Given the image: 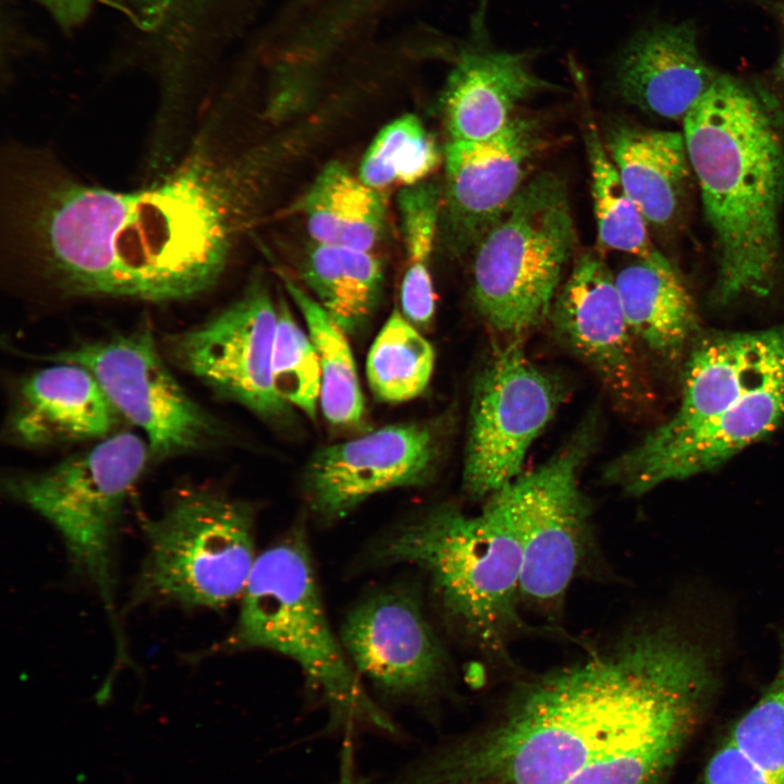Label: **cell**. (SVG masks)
I'll use <instances>...</instances> for the list:
<instances>
[{
	"label": "cell",
	"mask_w": 784,
	"mask_h": 784,
	"mask_svg": "<svg viewBox=\"0 0 784 784\" xmlns=\"http://www.w3.org/2000/svg\"><path fill=\"white\" fill-rule=\"evenodd\" d=\"M598 437L591 413L556 453L488 498L522 552L520 599L555 608L564 599L591 540L590 506L580 470Z\"/></svg>",
	"instance_id": "obj_9"
},
{
	"label": "cell",
	"mask_w": 784,
	"mask_h": 784,
	"mask_svg": "<svg viewBox=\"0 0 784 784\" xmlns=\"http://www.w3.org/2000/svg\"><path fill=\"white\" fill-rule=\"evenodd\" d=\"M718 75L699 51L696 26L685 21L638 33L618 57L614 83L627 103L683 122Z\"/></svg>",
	"instance_id": "obj_21"
},
{
	"label": "cell",
	"mask_w": 784,
	"mask_h": 784,
	"mask_svg": "<svg viewBox=\"0 0 784 784\" xmlns=\"http://www.w3.org/2000/svg\"><path fill=\"white\" fill-rule=\"evenodd\" d=\"M575 242L565 181L530 176L473 252V299L493 331L522 338L549 317Z\"/></svg>",
	"instance_id": "obj_6"
},
{
	"label": "cell",
	"mask_w": 784,
	"mask_h": 784,
	"mask_svg": "<svg viewBox=\"0 0 784 784\" xmlns=\"http://www.w3.org/2000/svg\"><path fill=\"white\" fill-rule=\"evenodd\" d=\"M603 142L647 223L670 224L693 173L683 133L623 124L609 130Z\"/></svg>",
	"instance_id": "obj_23"
},
{
	"label": "cell",
	"mask_w": 784,
	"mask_h": 784,
	"mask_svg": "<svg viewBox=\"0 0 784 784\" xmlns=\"http://www.w3.org/2000/svg\"><path fill=\"white\" fill-rule=\"evenodd\" d=\"M584 131L598 244L638 258L654 256L659 250L649 240L647 221L627 193L593 121H587Z\"/></svg>",
	"instance_id": "obj_30"
},
{
	"label": "cell",
	"mask_w": 784,
	"mask_h": 784,
	"mask_svg": "<svg viewBox=\"0 0 784 784\" xmlns=\"http://www.w3.org/2000/svg\"><path fill=\"white\" fill-rule=\"evenodd\" d=\"M622 308L635 340L661 358L681 353L696 328L691 297L672 264L659 252L614 274Z\"/></svg>",
	"instance_id": "obj_24"
},
{
	"label": "cell",
	"mask_w": 784,
	"mask_h": 784,
	"mask_svg": "<svg viewBox=\"0 0 784 784\" xmlns=\"http://www.w3.org/2000/svg\"><path fill=\"white\" fill-rule=\"evenodd\" d=\"M302 273L308 292L347 334L364 330L383 286L382 264L372 252L313 243Z\"/></svg>",
	"instance_id": "obj_26"
},
{
	"label": "cell",
	"mask_w": 784,
	"mask_h": 784,
	"mask_svg": "<svg viewBox=\"0 0 784 784\" xmlns=\"http://www.w3.org/2000/svg\"><path fill=\"white\" fill-rule=\"evenodd\" d=\"M224 646L267 649L293 660L336 725L396 733L390 718L364 690L330 627L302 535L295 532L257 556Z\"/></svg>",
	"instance_id": "obj_5"
},
{
	"label": "cell",
	"mask_w": 784,
	"mask_h": 784,
	"mask_svg": "<svg viewBox=\"0 0 784 784\" xmlns=\"http://www.w3.org/2000/svg\"><path fill=\"white\" fill-rule=\"evenodd\" d=\"M375 558L422 569L444 614L488 653H503L522 625L520 547L487 505L478 515L432 507L387 536Z\"/></svg>",
	"instance_id": "obj_4"
},
{
	"label": "cell",
	"mask_w": 784,
	"mask_h": 784,
	"mask_svg": "<svg viewBox=\"0 0 784 784\" xmlns=\"http://www.w3.org/2000/svg\"><path fill=\"white\" fill-rule=\"evenodd\" d=\"M143 13L150 17H161L186 0H137Z\"/></svg>",
	"instance_id": "obj_37"
},
{
	"label": "cell",
	"mask_w": 784,
	"mask_h": 784,
	"mask_svg": "<svg viewBox=\"0 0 784 784\" xmlns=\"http://www.w3.org/2000/svg\"><path fill=\"white\" fill-rule=\"evenodd\" d=\"M278 306L262 284L189 329L167 333L164 357L218 395L272 422L290 419L291 406L277 393L272 354Z\"/></svg>",
	"instance_id": "obj_13"
},
{
	"label": "cell",
	"mask_w": 784,
	"mask_h": 784,
	"mask_svg": "<svg viewBox=\"0 0 784 784\" xmlns=\"http://www.w3.org/2000/svg\"><path fill=\"white\" fill-rule=\"evenodd\" d=\"M203 135L154 183L90 185L42 158L11 164L10 253L71 296L166 303L212 287L231 254L237 211L232 173Z\"/></svg>",
	"instance_id": "obj_1"
},
{
	"label": "cell",
	"mask_w": 784,
	"mask_h": 784,
	"mask_svg": "<svg viewBox=\"0 0 784 784\" xmlns=\"http://www.w3.org/2000/svg\"><path fill=\"white\" fill-rule=\"evenodd\" d=\"M641 627L534 679L487 733L408 762L388 784H569L629 716L665 663Z\"/></svg>",
	"instance_id": "obj_2"
},
{
	"label": "cell",
	"mask_w": 784,
	"mask_h": 784,
	"mask_svg": "<svg viewBox=\"0 0 784 784\" xmlns=\"http://www.w3.org/2000/svg\"><path fill=\"white\" fill-rule=\"evenodd\" d=\"M282 279L317 352L321 373L319 405L323 417L334 427H359L365 419V400L348 334L308 291L286 277Z\"/></svg>",
	"instance_id": "obj_27"
},
{
	"label": "cell",
	"mask_w": 784,
	"mask_h": 784,
	"mask_svg": "<svg viewBox=\"0 0 784 784\" xmlns=\"http://www.w3.org/2000/svg\"><path fill=\"white\" fill-rule=\"evenodd\" d=\"M52 14L64 24H74L83 19L91 0H41Z\"/></svg>",
	"instance_id": "obj_35"
},
{
	"label": "cell",
	"mask_w": 784,
	"mask_h": 784,
	"mask_svg": "<svg viewBox=\"0 0 784 784\" xmlns=\"http://www.w3.org/2000/svg\"><path fill=\"white\" fill-rule=\"evenodd\" d=\"M255 512L206 487L183 488L144 523L148 553L131 605L174 602L219 610L243 596L257 556Z\"/></svg>",
	"instance_id": "obj_7"
},
{
	"label": "cell",
	"mask_w": 784,
	"mask_h": 784,
	"mask_svg": "<svg viewBox=\"0 0 784 784\" xmlns=\"http://www.w3.org/2000/svg\"><path fill=\"white\" fill-rule=\"evenodd\" d=\"M783 365L784 324L705 339L687 363L678 409L646 438L671 440L725 416Z\"/></svg>",
	"instance_id": "obj_19"
},
{
	"label": "cell",
	"mask_w": 784,
	"mask_h": 784,
	"mask_svg": "<svg viewBox=\"0 0 784 784\" xmlns=\"http://www.w3.org/2000/svg\"><path fill=\"white\" fill-rule=\"evenodd\" d=\"M697 784H775L726 736L705 765Z\"/></svg>",
	"instance_id": "obj_34"
},
{
	"label": "cell",
	"mask_w": 784,
	"mask_h": 784,
	"mask_svg": "<svg viewBox=\"0 0 784 784\" xmlns=\"http://www.w3.org/2000/svg\"><path fill=\"white\" fill-rule=\"evenodd\" d=\"M302 208L313 243L372 252L383 235L385 206L381 192L340 162L322 169Z\"/></svg>",
	"instance_id": "obj_25"
},
{
	"label": "cell",
	"mask_w": 784,
	"mask_h": 784,
	"mask_svg": "<svg viewBox=\"0 0 784 784\" xmlns=\"http://www.w3.org/2000/svg\"><path fill=\"white\" fill-rule=\"evenodd\" d=\"M121 418L89 370L53 363L17 383L5 430L16 444L45 448L101 440Z\"/></svg>",
	"instance_id": "obj_20"
},
{
	"label": "cell",
	"mask_w": 784,
	"mask_h": 784,
	"mask_svg": "<svg viewBox=\"0 0 784 784\" xmlns=\"http://www.w3.org/2000/svg\"><path fill=\"white\" fill-rule=\"evenodd\" d=\"M683 135L718 249L715 297L765 296L780 265L784 143L772 101L720 74L683 120Z\"/></svg>",
	"instance_id": "obj_3"
},
{
	"label": "cell",
	"mask_w": 784,
	"mask_h": 784,
	"mask_svg": "<svg viewBox=\"0 0 784 784\" xmlns=\"http://www.w3.org/2000/svg\"><path fill=\"white\" fill-rule=\"evenodd\" d=\"M441 444L436 422L408 421L323 446L305 470L308 504L317 517L334 522L375 494L424 486L434 474Z\"/></svg>",
	"instance_id": "obj_14"
},
{
	"label": "cell",
	"mask_w": 784,
	"mask_h": 784,
	"mask_svg": "<svg viewBox=\"0 0 784 784\" xmlns=\"http://www.w3.org/2000/svg\"><path fill=\"white\" fill-rule=\"evenodd\" d=\"M150 458L144 437L120 431L48 468L11 474L3 480L8 497L61 534L72 565L95 586L113 618L118 527Z\"/></svg>",
	"instance_id": "obj_8"
},
{
	"label": "cell",
	"mask_w": 784,
	"mask_h": 784,
	"mask_svg": "<svg viewBox=\"0 0 784 784\" xmlns=\"http://www.w3.org/2000/svg\"><path fill=\"white\" fill-rule=\"evenodd\" d=\"M548 318L559 342L593 372L618 409L634 412L649 401L614 274L600 255L576 259Z\"/></svg>",
	"instance_id": "obj_15"
},
{
	"label": "cell",
	"mask_w": 784,
	"mask_h": 784,
	"mask_svg": "<svg viewBox=\"0 0 784 784\" xmlns=\"http://www.w3.org/2000/svg\"><path fill=\"white\" fill-rule=\"evenodd\" d=\"M441 161L436 140L414 114L387 124L369 145L358 177L381 192L394 185L413 186L425 181Z\"/></svg>",
	"instance_id": "obj_31"
},
{
	"label": "cell",
	"mask_w": 784,
	"mask_h": 784,
	"mask_svg": "<svg viewBox=\"0 0 784 784\" xmlns=\"http://www.w3.org/2000/svg\"><path fill=\"white\" fill-rule=\"evenodd\" d=\"M340 641L353 667L392 696H424L446 671L443 647L408 589L383 590L358 603Z\"/></svg>",
	"instance_id": "obj_17"
},
{
	"label": "cell",
	"mask_w": 784,
	"mask_h": 784,
	"mask_svg": "<svg viewBox=\"0 0 784 784\" xmlns=\"http://www.w3.org/2000/svg\"><path fill=\"white\" fill-rule=\"evenodd\" d=\"M443 192L433 182L403 187L397 197L406 269L401 284V309L418 329L427 328L436 313L430 272L442 211Z\"/></svg>",
	"instance_id": "obj_28"
},
{
	"label": "cell",
	"mask_w": 784,
	"mask_h": 784,
	"mask_svg": "<svg viewBox=\"0 0 784 784\" xmlns=\"http://www.w3.org/2000/svg\"><path fill=\"white\" fill-rule=\"evenodd\" d=\"M543 145L539 124L519 115L490 138L448 143L440 222L453 253H473L501 220Z\"/></svg>",
	"instance_id": "obj_16"
},
{
	"label": "cell",
	"mask_w": 784,
	"mask_h": 784,
	"mask_svg": "<svg viewBox=\"0 0 784 784\" xmlns=\"http://www.w3.org/2000/svg\"><path fill=\"white\" fill-rule=\"evenodd\" d=\"M434 360L431 343L395 308L367 355L369 388L384 403L400 404L414 400L428 387Z\"/></svg>",
	"instance_id": "obj_29"
},
{
	"label": "cell",
	"mask_w": 784,
	"mask_h": 784,
	"mask_svg": "<svg viewBox=\"0 0 784 784\" xmlns=\"http://www.w3.org/2000/svg\"><path fill=\"white\" fill-rule=\"evenodd\" d=\"M42 358L89 370L121 417L142 430L151 458L201 451L225 437L221 421L175 379L148 327Z\"/></svg>",
	"instance_id": "obj_10"
},
{
	"label": "cell",
	"mask_w": 784,
	"mask_h": 784,
	"mask_svg": "<svg viewBox=\"0 0 784 784\" xmlns=\"http://www.w3.org/2000/svg\"><path fill=\"white\" fill-rule=\"evenodd\" d=\"M272 379L285 403L316 419L321 388L317 352L308 332H304L284 301L278 304Z\"/></svg>",
	"instance_id": "obj_32"
},
{
	"label": "cell",
	"mask_w": 784,
	"mask_h": 784,
	"mask_svg": "<svg viewBox=\"0 0 784 784\" xmlns=\"http://www.w3.org/2000/svg\"><path fill=\"white\" fill-rule=\"evenodd\" d=\"M334 784H358L354 773L353 748L350 740H345L342 755L340 776Z\"/></svg>",
	"instance_id": "obj_38"
},
{
	"label": "cell",
	"mask_w": 784,
	"mask_h": 784,
	"mask_svg": "<svg viewBox=\"0 0 784 784\" xmlns=\"http://www.w3.org/2000/svg\"><path fill=\"white\" fill-rule=\"evenodd\" d=\"M780 21L784 30V0H761ZM774 77L779 85L784 89V41L781 54L774 69Z\"/></svg>",
	"instance_id": "obj_36"
},
{
	"label": "cell",
	"mask_w": 784,
	"mask_h": 784,
	"mask_svg": "<svg viewBox=\"0 0 784 784\" xmlns=\"http://www.w3.org/2000/svg\"><path fill=\"white\" fill-rule=\"evenodd\" d=\"M718 679L713 652L691 637L569 784H659L700 723Z\"/></svg>",
	"instance_id": "obj_12"
},
{
	"label": "cell",
	"mask_w": 784,
	"mask_h": 784,
	"mask_svg": "<svg viewBox=\"0 0 784 784\" xmlns=\"http://www.w3.org/2000/svg\"><path fill=\"white\" fill-rule=\"evenodd\" d=\"M784 419V365L730 414L681 437L638 444L609 463L603 479L630 495L713 469L773 432Z\"/></svg>",
	"instance_id": "obj_18"
},
{
	"label": "cell",
	"mask_w": 784,
	"mask_h": 784,
	"mask_svg": "<svg viewBox=\"0 0 784 784\" xmlns=\"http://www.w3.org/2000/svg\"><path fill=\"white\" fill-rule=\"evenodd\" d=\"M550 86L534 72L524 53L482 48L464 51L441 97L450 142L497 135L525 99Z\"/></svg>",
	"instance_id": "obj_22"
},
{
	"label": "cell",
	"mask_w": 784,
	"mask_h": 784,
	"mask_svg": "<svg viewBox=\"0 0 784 784\" xmlns=\"http://www.w3.org/2000/svg\"><path fill=\"white\" fill-rule=\"evenodd\" d=\"M559 377L535 365L522 338L497 346L475 378L463 464V490L490 498L515 480L525 457L565 397Z\"/></svg>",
	"instance_id": "obj_11"
},
{
	"label": "cell",
	"mask_w": 784,
	"mask_h": 784,
	"mask_svg": "<svg viewBox=\"0 0 784 784\" xmlns=\"http://www.w3.org/2000/svg\"><path fill=\"white\" fill-rule=\"evenodd\" d=\"M726 737L775 784H784V637L772 681Z\"/></svg>",
	"instance_id": "obj_33"
}]
</instances>
